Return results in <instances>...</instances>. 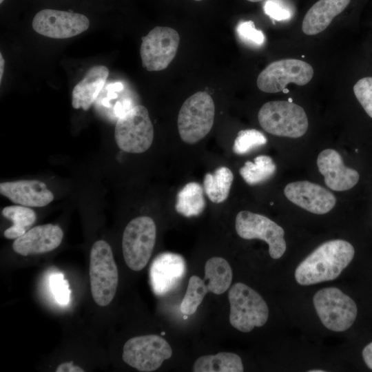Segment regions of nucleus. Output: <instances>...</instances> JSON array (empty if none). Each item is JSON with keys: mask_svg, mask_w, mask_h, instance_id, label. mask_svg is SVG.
Returning <instances> with one entry per match:
<instances>
[{"mask_svg": "<svg viewBox=\"0 0 372 372\" xmlns=\"http://www.w3.org/2000/svg\"><path fill=\"white\" fill-rule=\"evenodd\" d=\"M354 254V247L348 241H327L299 264L295 279L304 286L335 280L351 262Z\"/></svg>", "mask_w": 372, "mask_h": 372, "instance_id": "1", "label": "nucleus"}, {"mask_svg": "<svg viewBox=\"0 0 372 372\" xmlns=\"http://www.w3.org/2000/svg\"><path fill=\"white\" fill-rule=\"evenodd\" d=\"M90 289L94 302L108 305L116 294L118 272L110 245L100 240L94 243L90 257Z\"/></svg>", "mask_w": 372, "mask_h": 372, "instance_id": "2", "label": "nucleus"}, {"mask_svg": "<svg viewBox=\"0 0 372 372\" xmlns=\"http://www.w3.org/2000/svg\"><path fill=\"white\" fill-rule=\"evenodd\" d=\"M215 115V105L206 92H198L183 103L177 120L179 136L188 144H194L211 131Z\"/></svg>", "mask_w": 372, "mask_h": 372, "instance_id": "3", "label": "nucleus"}, {"mask_svg": "<svg viewBox=\"0 0 372 372\" xmlns=\"http://www.w3.org/2000/svg\"><path fill=\"white\" fill-rule=\"evenodd\" d=\"M258 122L267 132L289 138L302 136L308 129V118L304 109L293 102L269 101L258 114Z\"/></svg>", "mask_w": 372, "mask_h": 372, "instance_id": "4", "label": "nucleus"}, {"mask_svg": "<svg viewBox=\"0 0 372 372\" xmlns=\"http://www.w3.org/2000/svg\"><path fill=\"white\" fill-rule=\"evenodd\" d=\"M228 298L229 322L237 330L247 333L267 322L268 306L262 297L250 287L242 282L235 283L229 289Z\"/></svg>", "mask_w": 372, "mask_h": 372, "instance_id": "5", "label": "nucleus"}, {"mask_svg": "<svg viewBox=\"0 0 372 372\" xmlns=\"http://www.w3.org/2000/svg\"><path fill=\"white\" fill-rule=\"evenodd\" d=\"M114 138L122 151L133 154L146 152L154 139V127L147 108L137 105L119 116Z\"/></svg>", "mask_w": 372, "mask_h": 372, "instance_id": "6", "label": "nucleus"}, {"mask_svg": "<svg viewBox=\"0 0 372 372\" xmlns=\"http://www.w3.org/2000/svg\"><path fill=\"white\" fill-rule=\"evenodd\" d=\"M156 238L154 220L147 216L132 219L125 227L122 238L125 262L133 271L142 270L148 263Z\"/></svg>", "mask_w": 372, "mask_h": 372, "instance_id": "7", "label": "nucleus"}, {"mask_svg": "<svg viewBox=\"0 0 372 372\" xmlns=\"http://www.w3.org/2000/svg\"><path fill=\"white\" fill-rule=\"evenodd\" d=\"M313 302L321 322L331 331H347L356 319L355 302L338 288L327 287L319 290L315 293Z\"/></svg>", "mask_w": 372, "mask_h": 372, "instance_id": "8", "label": "nucleus"}, {"mask_svg": "<svg viewBox=\"0 0 372 372\" xmlns=\"http://www.w3.org/2000/svg\"><path fill=\"white\" fill-rule=\"evenodd\" d=\"M172 355V349L163 337L146 335L129 339L123 346L122 358L132 368L150 372L158 369Z\"/></svg>", "mask_w": 372, "mask_h": 372, "instance_id": "9", "label": "nucleus"}, {"mask_svg": "<svg viewBox=\"0 0 372 372\" xmlns=\"http://www.w3.org/2000/svg\"><path fill=\"white\" fill-rule=\"evenodd\" d=\"M235 228L238 235L243 239H260L266 242L269 254L273 259L280 258L286 251L284 229L263 215L241 211L236 215Z\"/></svg>", "mask_w": 372, "mask_h": 372, "instance_id": "10", "label": "nucleus"}, {"mask_svg": "<svg viewBox=\"0 0 372 372\" xmlns=\"http://www.w3.org/2000/svg\"><path fill=\"white\" fill-rule=\"evenodd\" d=\"M180 42L178 32L169 27L156 26L142 37L140 55L147 71L165 69L174 59Z\"/></svg>", "mask_w": 372, "mask_h": 372, "instance_id": "11", "label": "nucleus"}, {"mask_svg": "<svg viewBox=\"0 0 372 372\" xmlns=\"http://www.w3.org/2000/svg\"><path fill=\"white\" fill-rule=\"evenodd\" d=\"M313 76V68L308 63L298 59H282L268 65L259 74L256 83L264 92L276 93L283 91L289 83L306 85Z\"/></svg>", "mask_w": 372, "mask_h": 372, "instance_id": "12", "label": "nucleus"}, {"mask_svg": "<svg viewBox=\"0 0 372 372\" xmlns=\"http://www.w3.org/2000/svg\"><path fill=\"white\" fill-rule=\"evenodd\" d=\"M32 26L41 35L52 39H68L87 30L90 20L80 13L43 9L34 15Z\"/></svg>", "mask_w": 372, "mask_h": 372, "instance_id": "13", "label": "nucleus"}, {"mask_svg": "<svg viewBox=\"0 0 372 372\" xmlns=\"http://www.w3.org/2000/svg\"><path fill=\"white\" fill-rule=\"evenodd\" d=\"M186 273V262L178 254L163 252L157 255L149 267V282L153 293L162 296L174 290Z\"/></svg>", "mask_w": 372, "mask_h": 372, "instance_id": "14", "label": "nucleus"}, {"mask_svg": "<svg viewBox=\"0 0 372 372\" xmlns=\"http://www.w3.org/2000/svg\"><path fill=\"white\" fill-rule=\"evenodd\" d=\"M284 193L291 203L316 214L329 212L336 203V198L331 192L307 180L287 184Z\"/></svg>", "mask_w": 372, "mask_h": 372, "instance_id": "15", "label": "nucleus"}, {"mask_svg": "<svg viewBox=\"0 0 372 372\" xmlns=\"http://www.w3.org/2000/svg\"><path fill=\"white\" fill-rule=\"evenodd\" d=\"M320 173L331 189L342 192L353 187L359 180V173L344 165L340 154L333 149L322 151L317 158Z\"/></svg>", "mask_w": 372, "mask_h": 372, "instance_id": "16", "label": "nucleus"}, {"mask_svg": "<svg viewBox=\"0 0 372 372\" xmlns=\"http://www.w3.org/2000/svg\"><path fill=\"white\" fill-rule=\"evenodd\" d=\"M63 237V232L58 225H38L16 238L12 248L16 253L24 256L43 254L57 248Z\"/></svg>", "mask_w": 372, "mask_h": 372, "instance_id": "17", "label": "nucleus"}, {"mask_svg": "<svg viewBox=\"0 0 372 372\" xmlns=\"http://www.w3.org/2000/svg\"><path fill=\"white\" fill-rule=\"evenodd\" d=\"M0 193L12 203L29 207H45L54 199L47 185L39 180L1 182Z\"/></svg>", "mask_w": 372, "mask_h": 372, "instance_id": "18", "label": "nucleus"}, {"mask_svg": "<svg viewBox=\"0 0 372 372\" xmlns=\"http://www.w3.org/2000/svg\"><path fill=\"white\" fill-rule=\"evenodd\" d=\"M108 74V69L105 65H94L90 68L82 80L73 88L72 107L87 110L103 87Z\"/></svg>", "mask_w": 372, "mask_h": 372, "instance_id": "19", "label": "nucleus"}, {"mask_svg": "<svg viewBox=\"0 0 372 372\" xmlns=\"http://www.w3.org/2000/svg\"><path fill=\"white\" fill-rule=\"evenodd\" d=\"M351 0H319L305 14L302 30L307 35H315L324 30L332 20L340 14Z\"/></svg>", "mask_w": 372, "mask_h": 372, "instance_id": "20", "label": "nucleus"}, {"mask_svg": "<svg viewBox=\"0 0 372 372\" xmlns=\"http://www.w3.org/2000/svg\"><path fill=\"white\" fill-rule=\"evenodd\" d=\"M232 270L229 262L220 257H213L205 265L204 281L209 291L220 295L225 292L232 281Z\"/></svg>", "mask_w": 372, "mask_h": 372, "instance_id": "21", "label": "nucleus"}, {"mask_svg": "<svg viewBox=\"0 0 372 372\" xmlns=\"http://www.w3.org/2000/svg\"><path fill=\"white\" fill-rule=\"evenodd\" d=\"M205 206L203 188L198 183H187L177 194L175 209L185 217L199 216Z\"/></svg>", "mask_w": 372, "mask_h": 372, "instance_id": "22", "label": "nucleus"}, {"mask_svg": "<svg viewBox=\"0 0 372 372\" xmlns=\"http://www.w3.org/2000/svg\"><path fill=\"white\" fill-rule=\"evenodd\" d=\"M194 372H242L240 357L230 352H220L216 355L198 358L192 368Z\"/></svg>", "mask_w": 372, "mask_h": 372, "instance_id": "23", "label": "nucleus"}, {"mask_svg": "<svg viewBox=\"0 0 372 372\" xmlns=\"http://www.w3.org/2000/svg\"><path fill=\"white\" fill-rule=\"evenodd\" d=\"M233 180L234 175L231 169L220 167L213 173L205 175L203 189L211 202L221 203L228 198Z\"/></svg>", "mask_w": 372, "mask_h": 372, "instance_id": "24", "label": "nucleus"}, {"mask_svg": "<svg viewBox=\"0 0 372 372\" xmlns=\"http://www.w3.org/2000/svg\"><path fill=\"white\" fill-rule=\"evenodd\" d=\"M2 215L13 223L3 234L8 239H16L23 236L37 220V215L33 209L20 205L5 207L2 210Z\"/></svg>", "mask_w": 372, "mask_h": 372, "instance_id": "25", "label": "nucleus"}, {"mask_svg": "<svg viewBox=\"0 0 372 372\" xmlns=\"http://www.w3.org/2000/svg\"><path fill=\"white\" fill-rule=\"evenodd\" d=\"M276 171L273 159L267 155H259L254 161H247L239 173L245 182L249 185L261 184L271 178Z\"/></svg>", "mask_w": 372, "mask_h": 372, "instance_id": "26", "label": "nucleus"}, {"mask_svg": "<svg viewBox=\"0 0 372 372\" xmlns=\"http://www.w3.org/2000/svg\"><path fill=\"white\" fill-rule=\"evenodd\" d=\"M208 291L204 280L197 276H191L180 306V311L187 316L194 314Z\"/></svg>", "mask_w": 372, "mask_h": 372, "instance_id": "27", "label": "nucleus"}, {"mask_svg": "<svg viewBox=\"0 0 372 372\" xmlns=\"http://www.w3.org/2000/svg\"><path fill=\"white\" fill-rule=\"evenodd\" d=\"M267 138L261 132L255 129L238 132L233 145V151L238 155H244L265 145Z\"/></svg>", "mask_w": 372, "mask_h": 372, "instance_id": "28", "label": "nucleus"}, {"mask_svg": "<svg viewBox=\"0 0 372 372\" xmlns=\"http://www.w3.org/2000/svg\"><path fill=\"white\" fill-rule=\"evenodd\" d=\"M353 92L366 113L372 118V77H364L353 86Z\"/></svg>", "mask_w": 372, "mask_h": 372, "instance_id": "29", "label": "nucleus"}, {"mask_svg": "<svg viewBox=\"0 0 372 372\" xmlns=\"http://www.w3.org/2000/svg\"><path fill=\"white\" fill-rule=\"evenodd\" d=\"M50 287L56 301L65 306L70 302L71 291L67 280L61 273H55L50 278Z\"/></svg>", "mask_w": 372, "mask_h": 372, "instance_id": "30", "label": "nucleus"}, {"mask_svg": "<svg viewBox=\"0 0 372 372\" xmlns=\"http://www.w3.org/2000/svg\"><path fill=\"white\" fill-rule=\"evenodd\" d=\"M265 13L276 21L290 19L293 14V8L286 0H267L263 7Z\"/></svg>", "mask_w": 372, "mask_h": 372, "instance_id": "31", "label": "nucleus"}, {"mask_svg": "<svg viewBox=\"0 0 372 372\" xmlns=\"http://www.w3.org/2000/svg\"><path fill=\"white\" fill-rule=\"evenodd\" d=\"M236 32L239 37L247 43L261 45L265 41V35L262 31L256 29L252 21H243L238 24Z\"/></svg>", "mask_w": 372, "mask_h": 372, "instance_id": "32", "label": "nucleus"}, {"mask_svg": "<svg viewBox=\"0 0 372 372\" xmlns=\"http://www.w3.org/2000/svg\"><path fill=\"white\" fill-rule=\"evenodd\" d=\"M84 370L72 362H63L58 366L56 372H83Z\"/></svg>", "mask_w": 372, "mask_h": 372, "instance_id": "33", "label": "nucleus"}, {"mask_svg": "<svg viewBox=\"0 0 372 372\" xmlns=\"http://www.w3.org/2000/svg\"><path fill=\"white\" fill-rule=\"evenodd\" d=\"M362 354L366 365L372 370V342L364 347Z\"/></svg>", "mask_w": 372, "mask_h": 372, "instance_id": "34", "label": "nucleus"}, {"mask_svg": "<svg viewBox=\"0 0 372 372\" xmlns=\"http://www.w3.org/2000/svg\"><path fill=\"white\" fill-rule=\"evenodd\" d=\"M107 88H108L111 91H121L123 90V85L121 83H116L114 84L110 85Z\"/></svg>", "mask_w": 372, "mask_h": 372, "instance_id": "35", "label": "nucleus"}, {"mask_svg": "<svg viewBox=\"0 0 372 372\" xmlns=\"http://www.w3.org/2000/svg\"><path fill=\"white\" fill-rule=\"evenodd\" d=\"M4 68V59L2 54L0 53V83H1Z\"/></svg>", "mask_w": 372, "mask_h": 372, "instance_id": "36", "label": "nucleus"}, {"mask_svg": "<svg viewBox=\"0 0 372 372\" xmlns=\"http://www.w3.org/2000/svg\"><path fill=\"white\" fill-rule=\"evenodd\" d=\"M324 370H310L309 372H324Z\"/></svg>", "mask_w": 372, "mask_h": 372, "instance_id": "37", "label": "nucleus"}, {"mask_svg": "<svg viewBox=\"0 0 372 372\" xmlns=\"http://www.w3.org/2000/svg\"><path fill=\"white\" fill-rule=\"evenodd\" d=\"M249 1H251V2H258V1H262L263 0H247Z\"/></svg>", "mask_w": 372, "mask_h": 372, "instance_id": "38", "label": "nucleus"}, {"mask_svg": "<svg viewBox=\"0 0 372 372\" xmlns=\"http://www.w3.org/2000/svg\"><path fill=\"white\" fill-rule=\"evenodd\" d=\"M289 101V102H292V101H293V100H292V99H289V101Z\"/></svg>", "mask_w": 372, "mask_h": 372, "instance_id": "39", "label": "nucleus"}, {"mask_svg": "<svg viewBox=\"0 0 372 372\" xmlns=\"http://www.w3.org/2000/svg\"><path fill=\"white\" fill-rule=\"evenodd\" d=\"M4 0H0V3L1 4Z\"/></svg>", "mask_w": 372, "mask_h": 372, "instance_id": "40", "label": "nucleus"}, {"mask_svg": "<svg viewBox=\"0 0 372 372\" xmlns=\"http://www.w3.org/2000/svg\"><path fill=\"white\" fill-rule=\"evenodd\" d=\"M194 1H202V0H194Z\"/></svg>", "mask_w": 372, "mask_h": 372, "instance_id": "41", "label": "nucleus"}]
</instances>
